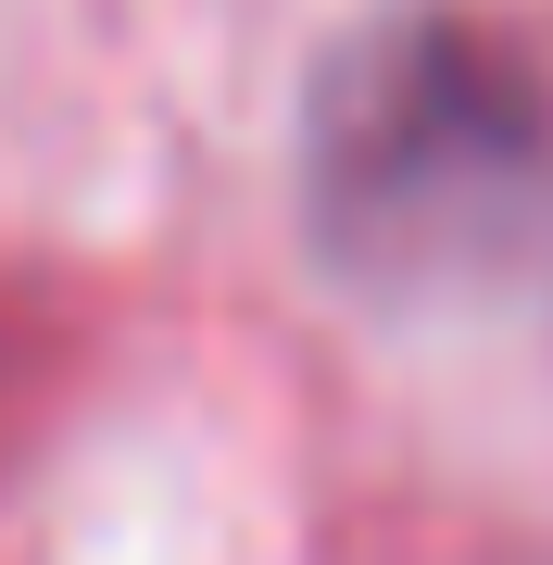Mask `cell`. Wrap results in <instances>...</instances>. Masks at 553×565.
<instances>
[{
	"mask_svg": "<svg viewBox=\"0 0 553 565\" xmlns=\"http://www.w3.org/2000/svg\"><path fill=\"white\" fill-rule=\"evenodd\" d=\"M541 88L478 25H377L315 76V239L352 277H453L541 189Z\"/></svg>",
	"mask_w": 553,
	"mask_h": 565,
	"instance_id": "cell-1",
	"label": "cell"
}]
</instances>
